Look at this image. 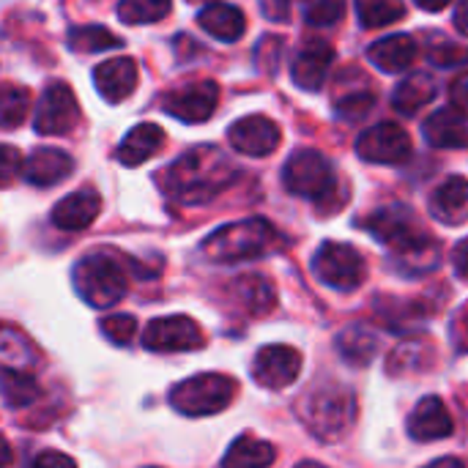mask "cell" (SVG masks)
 Instances as JSON below:
<instances>
[{
	"label": "cell",
	"instance_id": "1",
	"mask_svg": "<svg viewBox=\"0 0 468 468\" xmlns=\"http://www.w3.org/2000/svg\"><path fill=\"white\" fill-rule=\"evenodd\" d=\"M365 230L392 250V266L398 274L420 277L439 266L441 247L422 228L420 217L406 206H384L365 219Z\"/></svg>",
	"mask_w": 468,
	"mask_h": 468
},
{
	"label": "cell",
	"instance_id": "2",
	"mask_svg": "<svg viewBox=\"0 0 468 468\" xmlns=\"http://www.w3.org/2000/svg\"><path fill=\"white\" fill-rule=\"evenodd\" d=\"M239 170L214 145H197L162 170V192L184 206H203L236 181Z\"/></svg>",
	"mask_w": 468,
	"mask_h": 468
},
{
	"label": "cell",
	"instance_id": "3",
	"mask_svg": "<svg viewBox=\"0 0 468 468\" xmlns=\"http://www.w3.org/2000/svg\"><path fill=\"white\" fill-rule=\"evenodd\" d=\"M277 244L280 233L274 230V225L263 217H250L214 230L200 250L214 263H241L274 252Z\"/></svg>",
	"mask_w": 468,
	"mask_h": 468
},
{
	"label": "cell",
	"instance_id": "4",
	"mask_svg": "<svg viewBox=\"0 0 468 468\" xmlns=\"http://www.w3.org/2000/svg\"><path fill=\"white\" fill-rule=\"evenodd\" d=\"M356 395L340 384H321L299 403V417L307 431L321 441L343 439L356 422Z\"/></svg>",
	"mask_w": 468,
	"mask_h": 468
},
{
	"label": "cell",
	"instance_id": "5",
	"mask_svg": "<svg viewBox=\"0 0 468 468\" xmlns=\"http://www.w3.org/2000/svg\"><path fill=\"white\" fill-rule=\"evenodd\" d=\"M71 285L80 293V299L96 310H107L118 304L126 296L129 280L123 266L110 252H93L74 263Z\"/></svg>",
	"mask_w": 468,
	"mask_h": 468
},
{
	"label": "cell",
	"instance_id": "6",
	"mask_svg": "<svg viewBox=\"0 0 468 468\" xmlns=\"http://www.w3.org/2000/svg\"><path fill=\"white\" fill-rule=\"evenodd\" d=\"M236 398V381L222 373H200L170 389V406L184 417H211Z\"/></svg>",
	"mask_w": 468,
	"mask_h": 468
},
{
	"label": "cell",
	"instance_id": "7",
	"mask_svg": "<svg viewBox=\"0 0 468 468\" xmlns=\"http://www.w3.org/2000/svg\"><path fill=\"white\" fill-rule=\"evenodd\" d=\"M282 184L291 195L315 203H329L337 195V176L332 162L318 151H296L282 167Z\"/></svg>",
	"mask_w": 468,
	"mask_h": 468
},
{
	"label": "cell",
	"instance_id": "8",
	"mask_svg": "<svg viewBox=\"0 0 468 468\" xmlns=\"http://www.w3.org/2000/svg\"><path fill=\"white\" fill-rule=\"evenodd\" d=\"M313 271L326 288L351 293L365 282V258L351 244L324 241L313 258Z\"/></svg>",
	"mask_w": 468,
	"mask_h": 468
},
{
	"label": "cell",
	"instance_id": "9",
	"mask_svg": "<svg viewBox=\"0 0 468 468\" xmlns=\"http://www.w3.org/2000/svg\"><path fill=\"white\" fill-rule=\"evenodd\" d=\"M203 343V332L189 315L156 318L143 332V346L154 354H184L200 348Z\"/></svg>",
	"mask_w": 468,
	"mask_h": 468
},
{
	"label": "cell",
	"instance_id": "10",
	"mask_svg": "<svg viewBox=\"0 0 468 468\" xmlns=\"http://www.w3.org/2000/svg\"><path fill=\"white\" fill-rule=\"evenodd\" d=\"M80 121V104L74 90L66 82H49L36 115H33V129L38 134H66L77 126Z\"/></svg>",
	"mask_w": 468,
	"mask_h": 468
},
{
	"label": "cell",
	"instance_id": "11",
	"mask_svg": "<svg viewBox=\"0 0 468 468\" xmlns=\"http://www.w3.org/2000/svg\"><path fill=\"white\" fill-rule=\"evenodd\" d=\"M356 154L373 165H400L411 156V137L403 126L384 121L362 132L356 140Z\"/></svg>",
	"mask_w": 468,
	"mask_h": 468
},
{
	"label": "cell",
	"instance_id": "12",
	"mask_svg": "<svg viewBox=\"0 0 468 468\" xmlns=\"http://www.w3.org/2000/svg\"><path fill=\"white\" fill-rule=\"evenodd\" d=\"M219 101V85L214 80L189 82L162 96V110L184 123H203L214 115Z\"/></svg>",
	"mask_w": 468,
	"mask_h": 468
},
{
	"label": "cell",
	"instance_id": "13",
	"mask_svg": "<svg viewBox=\"0 0 468 468\" xmlns=\"http://www.w3.org/2000/svg\"><path fill=\"white\" fill-rule=\"evenodd\" d=\"M302 373V354L291 346H266L252 359V378L263 389H285Z\"/></svg>",
	"mask_w": 468,
	"mask_h": 468
},
{
	"label": "cell",
	"instance_id": "14",
	"mask_svg": "<svg viewBox=\"0 0 468 468\" xmlns=\"http://www.w3.org/2000/svg\"><path fill=\"white\" fill-rule=\"evenodd\" d=\"M228 140H230V145L239 154H247V156H269V154H274L280 148L282 132L266 115H247V118H241V121H236L230 126Z\"/></svg>",
	"mask_w": 468,
	"mask_h": 468
},
{
	"label": "cell",
	"instance_id": "15",
	"mask_svg": "<svg viewBox=\"0 0 468 468\" xmlns=\"http://www.w3.org/2000/svg\"><path fill=\"white\" fill-rule=\"evenodd\" d=\"M452 431H455L452 414L447 411L444 400L436 395L422 398L409 417V436L414 441H441L452 436Z\"/></svg>",
	"mask_w": 468,
	"mask_h": 468
},
{
	"label": "cell",
	"instance_id": "16",
	"mask_svg": "<svg viewBox=\"0 0 468 468\" xmlns=\"http://www.w3.org/2000/svg\"><path fill=\"white\" fill-rule=\"evenodd\" d=\"M93 82L110 104L126 101L137 88V63L132 58H112L93 69Z\"/></svg>",
	"mask_w": 468,
	"mask_h": 468
},
{
	"label": "cell",
	"instance_id": "17",
	"mask_svg": "<svg viewBox=\"0 0 468 468\" xmlns=\"http://www.w3.org/2000/svg\"><path fill=\"white\" fill-rule=\"evenodd\" d=\"M71 170H74V159L66 151L36 148L22 165V178L33 186H55L63 178H69Z\"/></svg>",
	"mask_w": 468,
	"mask_h": 468
},
{
	"label": "cell",
	"instance_id": "18",
	"mask_svg": "<svg viewBox=\"0 0 468 468\" xmlns=\"http://www.w3.org/2000/svg\"><path fill=\"white\" fill-rule=\"evenodd\" d=\"M335 63V49L326 41H310L293 60L291 77L302 90H318Z\"/></svg>",
	"mask_w": 468,
	"mask_h": 468
},
{
	"label": "cell",
	"instance_id": "19",
	"mask_svg": "<svg viewBox=\"0 0 468 468\" xmlns=\"http://www.w3.org/2000/svg\"><path fill=\"white\" fill-rule=\"evenodd\" d=\"M101 211V197L96 189H80L63 197L52 208V225L60 230H85Z\"/></svg>",
	"mask_w": 468,
	"mask_h": 468
},
{
	"label": "cell",
	"instance_id": "20",
	"mask_svg": "<svg viewBox=\"0 0 468 468\" xmlns=\"http://www.w3.org/2000/svg\"><path fill=\"white\" fill-rule=\"evenodd\" d=\"M420 55V47L411 36L406 33H395V36H387V38H378L370 49H367V58L376 69L387 71V74H400L406 71Z\"/></svg>",
	"mask_w": 468,
	"mask_h": 468
},
{
	"label": "cell",
	"instance_id": "21",
	"mask_svg": "<svg viewBox=\"0 0 468 468\" xmlns=\"http://www.w3.org/2000/svg\"><path fill=\"white\" fill-rule=\"evenodd\" d=\"M431 214L444 225L468 222V181L463 176L447 178L431 197Z\"/></svg>",
	"mask_w": 468,
	"mask_h": 468
},
{
	"label": "cell",
	"instance_id": "22",
	"mask_svg": "<svg viewBox=\"0 0 468 468\" xmlns=\"http://www.w3.org/2000/svg\"><path fill=\"white\" fill-rule=\"evenodd\" d=\"M425 140L433 148H468V121L455 107L436 110L425 121Z\"/></svg>",
	"mask_w": 468,
	"mask_h": 468
},
{
	"label": "cell",
	"instance_id": "23",
	"mask_svg": "<svg viewBox=\"0 0 468 468\" xmlns=\"http://www.w3.org/2000/svg\"><path fill=\"white\" fill-rule=\"evenodd\" d=\"M165 145V132L156 123H137L118 145V162L126 167H140Z\"/></svg>",
	"mask_w": 468,
	"mask_h": 468
},
{
	"label": "cell",
	"instance_id": "24",
	"mask_svg": "<svg viewBox=\"0 0 468 468\" xmlns=\"http://www.w3.org/2000/svg\"><path fill=\"white\" fill-rule=\"evenodd\" d=\"M197 25L219 38V41H239L247 30V19H244V11L230 5V3H211L206 5L200 14H197Z\"/></svg>",
	"mask_w": 468,
	"mask_h": 468
},
{
	"label": "cell",
	"instance_id": "25",
	"mask_svg": "<svg viewBox=\"0 0 468 468\" xmlns=\"http://www.w3.org/2000/svg\"><path fill=\"white\" fill-rule=\"evenodd\" d=\"M38 365V351L30 337L8 324H0V367L30 373Z\"/></svg>",
	"mask_w": 468,
	"mask_h": 468
},
{
	"label": "cell",
	"instance_id": "26",
	"mask_svg": "<svg viewBox=\"0 0 468 468\" xmlns=\"http://www.w3.org/2000/svg\"><path fill=\"white\" fill-rule=\"evenodd\" d=\"M230 293H233V299H236L250 315H255V318L271 313L274 304H277V296H274L271 282H269L266 277H261V274H244V277L233 280V282H230Z\"/></svg>",
	"mask_w": 468,
	"mask_h": 468
},
{
	"label": "cell",
	"instance_id": "27",
	"mask_svg": "<svg viewBox=\"0 0 468 468\" xmlns=\"http://www.w3.org/2000/svg\"><path fill=\"white\" fill-rule=\"evenodd\" d=\"M337 351L351 367H367L378 354V337L367 326H348L337 335Z\"/></svg>",
	"mask_w": 468,
	"mask_h": 468
},
{
	"label": "cell",
	"instance_id": "28",
	"mask_svg": "<svg viewBox=\"0 0 468 468\" xmlns=\"http://www.w3.org/2000/svg\"><path fill=\"white\" fill-rule=\"evenodd\" d=\"M277 461V450L255 436H241L222 458V468H269Z\"/></svg>",
	"mask_w": 468,
	"mask_h": 468
},
{
	"label": "cell",
	"instance_id": "29",
	"mask_svg": "<svg viewBox=\"0 0 468 468\" xmlns=\"http://www.w3.org/2000/svg\"><path fill=\"white\" fill-rule=\"evenodd\" d=\"M376 313L389 329L409 332L431 315V307H425L422 302H403V299H384L381 296V299H376Z\"/></svg>",
	"mask_w": 468,
	"mask_h": 468
},
{
	"label": "cell",
	"instance_id": "30",
	"mask_svg": "<svg viewBox=\"0 0 468 468\" xmlns=\"http://www.w3.org/2000/svg\"><path fill=\"white\" fill-rule=\"evenodd\" d=\"M436 96V85L428 74H411L406 77L395 93H392V104L398 112H406V115H414L420 107H425L428 101H433Z\"/></svg>",
	"mask_w": 468,
	"mask_h": 468
},
{
	"label": "cell",
	"instance_id": "31",
	"mask_svg": "<svg viewBox=\"0 0 468 468\" xmlns=\"http://www.w3.org/2000/svg\"><path fill=\"white\" fill-rule=\"evenodd\" d=\"M0 395L5 400L8 409H25L33 406L41 395L36 378L30 373H19V370H3L0 376Z\"/></svg>",
	"mask_w": 468,
	"mask_h": 468
},
{
	"label": "cell",
	"instance_id": "32",
	"mask_svg": "<svg viewBox=\"0 0 468 468\" xmlns=\"http://www.w3.org/2000/svg\"><path fill=\"white\" fill-rule=\"evenodd\" d=\"M121 44H123V38L101 25H80V27L69 30V47L74 52H104V49H115Z\"/></svg>",
	"mask_w": 468,
	"mask_h": 468
},
{
	"label": "cell",
	"instance_id": "33",
	"mask_svg": "<svg viewBox=\"0 0 468 468\" xmlns=\"http://www.w3.org/2000/svg\"><path fill=\"white\" fill-rule=\"evenodd\" d=\"M30 112V93L22 85L0 82V129H16Z\"/></svg>",
	"mask_w": 468,
	"mask_h": 468
},
{
	"label": "cell",
	"instance_id": "34",
	"mask_svg": "<svg viewBox=\"0 0 468 468\" xmlns=\"http://www.w3.org/2000/svg\"><path fill=\"white\" fill-rule=\"evenodd\" d=\"M173 11V0H121L118 16L126 25H151L162 22Z\"/></svg>",
	"mask_w": 468,
	"mask_h": 468
},
{
	"label": "cell",
	"instance_id": "35",
	"mask_svg": "<svg viewBox=\"0 0 468 468\" xmlns=\"http://www.w3.org/2000/svg\"><path fill=\"white\" fill-rule=\"evenodd\" d=\"M356 14L365 27H384L406 16L403 0H356Z\"/></svg>",
	"mask_w": 468,
	"mask_h": 468
},
{
	"label": "cell",
	"instance_id": "36",
	"mask_svg": "<svg viewBox=\"0 0 468 468\" xmlns=\"http://www.w3.org/2000/svg\"><path fill=\"white\" fill-rule=\"evenodd\" d=\"M101 335L110 340V343H115V346H129L132 343V337L137 335V321H134V315H104L101 318Z\"/></svg>",
	"mask_w": 468,
	"mask_h": 468
},
{
	"label": "cell",
	"instance_id": "37",
	"mask_svg": "<svg viewBox=\"0 0 468 468\" xmlns=\"http://www.w3.org/2000/svg\"><path fill=\"white\" fill-rule=\"evenodd\" d=\"M343 14H346V0H310L304 8V19L318 27L340 22Z\"/></svg>",
	"mask_w": 468,
	"mask_h": 468
},
{
	"label": "cell",
	"instance_id": "38",
	"mask_svg": "<svg viewBox=\"0 0 468 468\" xmlns=\"http://www.w3.org/2000/svg\"><path fill=\"white\" fill-rule=\"evenodd\" d=\"M425 351H428V346L420 343V340L398 346L395 354H392V359H389V373L392 376H400V373L414 370V365H420V359L425 356Z\"/></svg>",
	"mask_w": 468,
	"mask_h": 468
},
{
	"label": "cell",
	"instance_id": "39",
	"mask_svg": "<svg viewBox=\"0 0 468 468\" xmlns=\"http://www.w3.org/2000/svg\"><path fill=\"white\" fill-rule=\"evenodd\" d=\"M22 165H25V159H22L19 148L0 143V186H8L16 176H22Z\"/></svg>",
	"mask_w": 468,
	"mask_h": 468
},
{
	"label": "cell",
	"instance_id": "40",
	"mask_svg": "<svg viewBox=\"0 0 468 468\" xmlns=\"http://www.w3.org/2000/svg\"><path fill=\"white\" fill-rule=\"evenodd\" d=\"M373 101L376 99L370 93H354V96H348V99H343L337 104V115H343L346 121H356V118H362V115L370 112Z\"/></svg>",
	"mask_w": 468,
	"mask_h": 468
},
{
	"label": "cell",
	"instance_id": "41",
	"mask_svg": "<svg viewBox=\"0 0 468 468\" xmlns=\"http://www.w3.org/2000/svg\"><path fill=\"white\" fill-rule=\"evenodd\" d=\"M450 99H452V107H455L458 112H468V69L466 71H461V74L452 80V85H450Z\"/></svg>",
	"mask_w": 468,
	"mask_h": 468
},
{
	"label": "cell",
	"instance_id": "42",
	"mask_svg": "<svg viewBox=\"0 0 468 468\" xmlns=\"http://www.w3.org/2000/svg\"><path fill=\"white\" fill-rule=\"evenodd\" d=\"M30 468H77V463H74V458H69L63 452L47 450V452L36 455V461L30 463Z\"/></svg>",
	"mask_w": 468,
	"mask_h": 468
},
{
	"label": "cell",
	"instance_id": "43",
	"mask_svg": "<svg viewBox=\"0 0 468 468\" xmlns=\"http://www.w3.org/2000/svg\"><path fill=\"white\" fill-rule=\"evenodd\" d=\"M261 11L274 22H285L291 14V3L288 0H261Z\"/></svg>",
	"mask_w": 468,
	"mask_h": 468
},
{
	"label": "cell",
	"instance_id": "44",
	"mask_svg": "<svg viewBox=\"0 0 468 468\" xmlns=\"http://www.w3.org/2000/svg\"><path fill=\"white\" fill-rule=\"evenodd\" d=\"M452 266H455V271L463 280H468V239L455 244V250H452Z\"/></svg>",
	"mask_w": 468,
	"mask_h": 468
},
{
	"label": "cell",
	"instance_id": "45",
	"mask_svg": "<svg viewBox=\"0 0 468 468\" xmlns=\"http://www.w3.org/2000/svg\"><path fill=\"white\" fill-rule=\"evenodd\" d=\"M455 340H458V348L468 354V304L455 318Z\"/></svg>",
	"mask_w": 468,
	"mask_h": 468
},
{
	"label": "cell",
	"instance_id": "46",
	"mask_svg": "<svg viewBox=\"0 0 468 468\" xmlns=\"http://www.w3.org/2000/svg\"><path fill=\"white\" fill-rule=\"evenodd\" d=\"M455 27L468 36V0H461L458 5H455Z\"/></svg>",
	"mask_w": 468,
	"mask_h": 468
},
{
	"label": "cell",
	"instance_id": "47",
	"mask_svg": "<svg viewBox=\"0 0 468 468\" xmlns=\"http://www.w3.org/2000/svg\"><path fill=\"white\" fill-rule=\"evenodd\" d=\"M422 468H466V463L461 458H439V461H433V463Z\"/></svg>",
	"mask_w": 468,
	"mask_h": 468
},
{
	"label": "cell",
	"instance_id": "48",
	"mask_svg": "<svg viewBox=\"0 0 468 468\" xmlns=\"http://www.w3.org/2000/svg\"><path fill=\"white\" fill-rule=\"evenodd\" d=\"M420 8H425V11H441V8H447L452 0H414Z\"/></svg>",
	"mask_w": 468,
	"mask_h": 468
},
{
	"label": "cell",
	"instance_id": "49",
	"mask_svg": "<svg viewBox=\"0 0 468 468\" xmlns=\"http://www.w3.org/2000/svg\"><path fill=\"white\" fill-rule=\"evenodd\" d=\"M11 461H14V452H11L8 441L0 436V468H8L11 466Z\"/></svg>",
	"mask_w": 468,
	"mask_h": 468
},
{
	"label": "cell",
	"instance_id": "50",
	"mask_svg": "<svg viewBox=\"0 0 468 468\" xmlns=\"http://www.w3.org/2000/svg\"><path fill=\"white\" fill-rule=\"evenodd\" d=\"M296 468H326V466H321V463H313V461H304V463H299Z\"/></svg>",
	"mask_w": 468,
	"mask_h": 468
},
{
	"label": "cell",
	"instance_id": "51",
	"mask_svg": "<svg viewBox=\"0 0 468 468\" xmlns=\"http://www.w3.org/2000/svg\"><path fill=\"white\" fill-rule=\"evenodd\" d=\"M189 3H206V0H189Z\"/></svg>",
	"mask_w": 468,
	"mask_h": 468
}]
</instances>
